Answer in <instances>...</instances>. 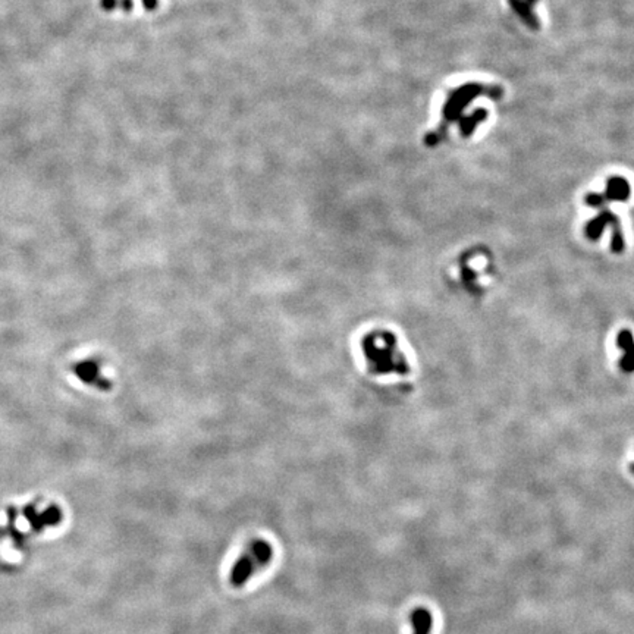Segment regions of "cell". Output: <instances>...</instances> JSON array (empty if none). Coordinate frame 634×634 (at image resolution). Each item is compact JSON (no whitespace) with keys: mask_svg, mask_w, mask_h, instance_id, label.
Here are the masks:
<instances>
[{"mask_svg":"<svg viewBox=\"0 0 634 634\" xmlns=\"http://www.w3.org/2000/svg\"><path fill=\"white\" fill-rule=\"evenodd\" d=\"M248 554L255 559L257 567H264L272 561L273 549L269 542H266L263 539H255L250 543Z\"/></svg>","mask_w":634,"mask_h":634,"instance_id":"obj_4","label":"cell"},{"mask_svg":"<svg viewBox=\"0 0 634 634\" xmlns=\"http://www.w3.org/2000/svg\"><path fill=\"white\" fill-rule=\"evenodd\" d=\"M630 470H631V473L634 474V464H630Z\"/></svg>","mask_w":634,"mask_h":634,"instance_id":"obj_9","label":"cell"},{"mask_svg":"<svg viewBox=\"0 0 634 634\" xmlns=\"http://www.w3.org/2000/svg\"><path fill=\"white\" fill-rule=\"evenodd\" d=\"M536 2L538 0H510V5L514 9V12L526 22V25L533 28V30H538L539 28L538 20L531 12V8Z\"/></svg>","mask_w":634,"mask_h":634,"instance_id":"obj_5","label":"cell"},{"mask_svg":"<svg viewBox=\"0 0 634 634\" xmlns=\"http://www.w3.org/2000/svg\"><path fill=\"white\" fill-rule=\"evenodd\" d=\"M413 634H430L433 627V617L428 608L417 607L410 614Z\"/></svg>","mask_w":634,"mask_h":634,"instance_id":"obj_3","label":"cell"},{"mask_svg":"<svg viewBox=\"0 0 634 634\" xmlns=\"http://www.w3.org/2000/svg\"><path fill=\"white\" fill-rule=\"evenodd\" d=\"M41 520H43L45 526H56L62 521V511L58 506L52 505L45 513H41Z\"/></svg>","mask_w":634,"mask_h":634,"instance_id":"obj_8","label":"cell"},{"mask_svg":"<svg viewBox=\"0 0 634 634\" xmlns=\"http://www.w3.org/2000/svg\"><path fill=\"white\" fill-rule=\"evenodd\" d=\"M483 93H488L490 97H499L501 96V90L498 87L485 89L483 86H481V84H477V82L466 84V86H462V87L457 89L455 91L451 93L446 103H445V107H444V115H442L444 116V122L441 125L439 131L433 133L429 137V144H438L439 138L445 133L446 126L451 122H454V121L458 119L460 114L464 110V107H466V105L469 102L474 100L477 96H481Z\"/></svg>","mask_w":634,"mask_h":634,"instance_id":"obj_1","label":"cell"},{"mask_svg":"<svg viewBox=\"0 0 634 634\" xmlns=\"http://www.w3.org/2000/svg\"><path fill=\"white\" fill-rule=\"evenodd\" d=\"M488 116V112L486 110H476L474 114L471 116H466V118H462L461 119V133L464 137H469L473 130H474V126L477 123H481L482 121H485V118Z\"/></svg>","mask_w":634,"mask_h":634,"instance_id":"obj_6","label":"cell"},{"mask_svg":"<svg viewBox=\"0 0 634 634\" xmlns=\"http://www.w3.org/2000/svg\"><path fill=\"white\" fill-rule=\"evenodd\" d=\"M24 515L27 517L28 521H30V524H31L34 531L43 530V527H45L43 520H41V514L37 513L34 505H27L25 508H24Z\"/></svg>","mask_w":634,"mask_h":634,"instance_id":"obj_7","label":"cell"},{"mask_svg":"<svg viewBox=\"0 0 634 634\" xmlns=\"http://www.w3.org/2000/svg\"><path fill=\"white\" fill-rule=\"evenodd\" d=\"M257 568H259L257 564L255 562V559H252V557L248 552L239 557V559L234 564V567L231 570L232 586H235V587L244 586L250 580L252 573H255Z\"/></svg>","mask_w":634,"mask_h":634,"instance_id":"obj_2","label":"cell"}]
</instances>
